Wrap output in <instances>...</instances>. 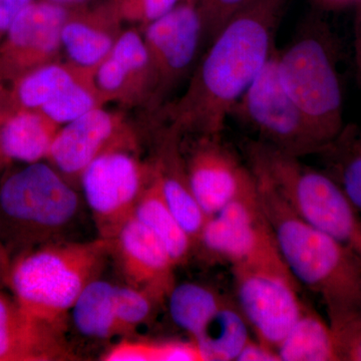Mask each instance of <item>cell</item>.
<instances>
[{
	"mask_svg": "<svg viewBox=\"0 0 361 361\" xmlns=\"http://www.w3.org/2000/svg\"><path fill=\"white\" fill-rule=\"evenodd\" d=\"M130 286L148 293L158 302L175 286L177 265L160 239L137 218L127 223L114 241Z\"/></svg>",
	"mask_w": 361,
	"mask_h": 361,
	"instance_id": "obj_14",
	"label": "cell"
},
{
	"mask_svg": "<svg viewBox=\"0 0 361 361\" xmlns=\"http://www.w3.org/2000/svg\"><path fill=\"white\" fill-rule=\"evenodd\" d=\"M248 0H198L203 35L212 40Z\"/></svg>",
	"mask_w": 361,
	"mask_h": 361,
	"instance_id": "obj_29",
	"label": "cell"
},
{
	"mask_svg": "<svg viewBox=\"0 0 361 361\" xmlns=\"http://www.w3.org/2000/svg\"><path fill=\"white\" fill-rule=\"evenodd\" d=\"M147 179L139 161L116 149L104 152L85 169L80 185L99 238L114 243L123 226L135 217Z\"/></svg>",
	"mask_w": 361,
	"mask_h": 361,
	"instance_id": "obj_9",
	"label": "cell"
},
{
	"mask_svg": "<svg viewBox=\"0 0 361 361\" xmlns=\"http://www.w3.org/2000/svg\"><path fill=\"white\" fill-rule=\"evenodd\" d=\"M324 1L329 2V4H345L353 1L360 2V0H324Z\"/></svg>",
	"mask_w": 361,
	"mask_h": 361,
	"instance_id": "obj_36",
	"label": "cell"
},
{
	"mask_svg": "<svg viewBox=\"0 0 361 361\" xmlns=\"http://www.w3.org/2000/svg\"><path fill=\"white\" fill-rule=\"evenodd\" d=\"M287 0H248L212 40L184 97L171 108L172 127L220 137L228 116L274 54Z\"/></svg>",
	"mask_w": 361,
	"mask_h": 361,
	"instance_id": "obj_1",
	"label": "cell"
},
{
	"mask_svg": "<svg viewBox=\"0 0 361 361\" xmlns=\"http://www.w3.org/2000/svg\"><path fill=\"white\" fill-rule=\"evenodd\" d=\"M278 77L313 129L329 147L341 135L343 103L336 56L322 25L308 26L276 51Z\"/></svg>",
	"mask_w": 361,
	"mask_h": 361,
	"instance_id": "obj_5",
	"label": "cell"
},
{
	"mask_svg": "<svg viewBox=\"0 0 361 361\" xmlns=\"http://www.w3.org/2000/svg\"><path fill=\"white\" fill-rule=\"evenodd\" d=\"M276 49L260 75L233 109L231 115L252 128L258 141L299 157L327 148L310 121L289 97L278 77Z\"/></svg>",
	"mask_w": 361,
	"mask_h": 361,
	"instance_id": "obj_8",
	"label": "cell"
},
{
	"mask_svg": "<svg viewBox=\"0 0 361 361\" xmlns=\"http://www.w3.org/2000/svg\"><path fill=\"white\" fill-rule=\"evenodd\" d=\"M342 147L334 166L338 176L336 182L355 209L361 212V137Z\"/></svg>",
	"mask_w": 361,
	"mask_h": 361,
	"instance_id": "obj_28",
	"label": "cell"
},
{
	"mask_svg": "<svg viewBox=\"0 0 361 361\" xmlns=\"http://www.w3.org/2000/svg\"><path fill=\"white\" fill-rule=\"evenodd\" d=\"M0 156H1V154H0ZM2 157V156H1Z\"/></svg>",
	"mask_w": 361,
	"mask_h": 361,
	"instance_id": "obj_37",
	"label": "cell"
},
{
	"mask_svg": "<svg viewBox=\"0 0 361 361\" xmlns=\"http://www.w3.org/2000/svg\"><path fill=\"white\" fill-rule=\"evenodd\" d=\"M198 245L231 268L272 271L293 277L261 205L255 179L243 193L209 218Z\"/></svg>",
	"mask_w": 361,
	"mask_h": 361,
	"instance_id": "obj_6",
	"label": "cell"
},
{
	"mask_svg": "<svg viewBox=\"0 0 361 361\" xmlns=\"http://www.w3.org/2000/svg\"><path fill=\"white\" fill-rule=\"evenodd\" d=\"M252 174L280 254L292 276L299 285L322 297L332 325L355 315L361 297L360 271L348 246L301 219L264 179Z\"/></svg>",
	"mask_w": 361,
	"mask_h": 361,
	"instance_id": "obj_2",
	"label": "cell"
},
{
	"mask_svg": "<svg viewBox=\"0 0 361 361\" xmlns=\"http://www.w3.org/2000/svg\"><path fill=\"white\" fill-rule=\"evenodd\" d=\"M80 199L54 166L26 164L0 184V214L30 238L58 234L77 217Z\"/></svg>",
	"mask_w": 361,
	"mask_h": 361,
	"instance_id": "obj_7",
	"label": "cell"
},
{
	"mask_svg": "<svg viewBox=\"0 0 361 361\" xmlns=\"http://www.w3.org/2000/svg\"><path fill=\"white\" fill-rule=\"evenodd\" d=\"M68 20L59 4L42 0L26 6L0 42V78H20L51 63L61 47V30Z\"/></svg>",
	"mask_w": 361,
	"mask_h": 361,
	"instance_id": "obj_11",
	"label": "cell"
},
{
	"mask_svg": "<svg viewBox=\"0 0 361 361\" xmlns=\"http://www.w3.org/2000/svg\"><path fill=\"white\" fill-rule=\"evenodd\" d=\"M52 4H59V6H66V4H80V2L87 1V0H47Z\"/></svg>",
	"mask_w": 361,
	"mask_h": 361,
	"instance_id": "obj_35",
	"label": "cell"
},
{
	"mask_svg": "<svg viewBox=\"0 0 361 361\" xmlns=\"http://www.w3.org/2000/svg\"><path fill=\"white\" fill-rule=\"evenodd\" d=\"M61 336L0 294V361L71 360Z\"/></svg>",
	"mask_w": 361,
	"mask_h": 361,
	"instance_id": "obj_15",
	"label": "cell"
},
{
	"mask_svg": "<svg viewBox=\"0 0 361 361\" xmlns=\"http://www.w3.org/2000/svg\"><path fill=\"white\" fill-rule=\"evenodd\" d=\"M238 361H281L275 349L269 348L256 339H250L242 349Z\"/></svg>",
	"mask_w": 361,
	"mask_h": 361,
	"instance_id": "obj_32",
	"label": "cell"
},
{
	"mask_svg": "<svg viewBox=\"0 0 361 361\" xmlns=\"http://www.w3.org/2000/svg\"><path fill=\"white\" fill-rule=\"evenodd\" d=\"M61 42L71 61L84 68H96L109 56L115 44L110 33L78 20L66 21L61 30Z\"/></svg>",
	"mask_w": 361,
	"mask_h": 361,
	"instance_id": "obj_24",
	"label": "cell"
},
{
	"mask_svg": "<svg viewBox=\"0 0 361 361\" xmlns=\"http://www.w3.org/2000/svg\"><path fill=\"white\" fill-rule=\"evenodd\" d=\"M246 157L251 172L264 179L292 212L361 252L360 221L336 180L263 142H249Z\"/></svg>",
	"mask_w": 361,
	"mask_h": 361,
	"instance_id": "obj_4",
	"label": "cell"
},
{
	"mask_svg": "<svg viewBox=\"0 0 361 361\" xmlns=\"http://www.w3.org/2000/svg\"><path fill=\"white\" fill-rule=\"evenodd\" d=\"M56 126L39 111L13 114L0 126V154L25 164L44 160L59 130Z\"/></svg>",
	"mask_w": 361,
	"mask_h": 361,
	"instance_id": "obj_18",
	"label": "cell"
},
{
	"mask_svg": "<svg viewBox=\"0 0 361 361\" xmlns=\"http://www.w3.org/2000/svg\"><path fill=\"white\" fill-rule=\"evenodd\" d=\"M201 139L186 169L192 191L210 218L250 187L254 176L221 144L220 137Z\"/></svg>",
	"mask_w": 361,
	"mask_h": 361,
	"instance_id": "obj_13",
	"label": "cell"
},
{
	"mask_svg": "<svg viewBox=\"0 0 361 361\" xmlns=\"http://www.w3.org/2000/svg\"><path fill=\"white\" fill-rule=\"evenodd\" d=\"M193 1H195V0H193Z\"/></svg>",
	"mask_w": 361,
	"mask_h": 361,
	"instance_id": "obj_38",
	"label": "cell"
},
{
	"mask_svg": "<svg viewBox=\"0 0 361 361\" xmlns=\"http://www.w3.org/2000/svg\"><path fill=\"white\" fill-rule=\"evenodd\" d=\"M156 303L155 298L134 287H116L115 314L120 336L130 334L146 322Z\"/></svg>",
	"mask_w": 361,
	"mask_h": 361,
	"instance_id": "obj_27",
	"label": "cell"
},
{
	"mask_svg": "<svg viewBox=\"0 0 361 361\" xmlns=\"http://www.w3.org/2000/svg\"><path fill=\"white\" fill-rule=\"evenodd\" d=\"M180 1L182 0H137V13L140 18L149 25L172 11Z\"/></svg>",
	"mask_w": 361,
	"mask_h": 361,
	"instance_id": "obj_31",
	"label": "cell"
},
{
	"mask_svg": "<svg viewBox=\"0 0 361 361\" xmlns=\"http://www.w3.org/2000/svg\"><path fill=\"white\" fill-rule=\"evenodd\" d=\"M97 108V97L87 87L75 80L47 102L39 111L56 125H66Z\"/></svg>",
	"mask_w": 361,
	"mask_h": 361,
	"instance_id": "obj_26",
	"label": "cell"
},
{
	"mask_svg": "<svg viewBox=\"0 0 361 361\" xmlns=\"http://www.w3.org/2000/svg\"><path fill=\"white\" fill-rule=\"evenodd\" d=\"M355 61L356 66H357L358 75H360L361 80V0L360 1L357 20H356Z\"/></svg>",
	"mask_w": 361,
	"mask_h": 361,
	"instance_id": "obj_34",
	"label": "cell"
},
{
	"mask_svg": "<svg viewBox=\"0 0 361 361\" xmlns=\"http://www.w3.org/2000/svg\"><path fill=\"white\" fill-rule=\"evenodd\" d=\"M75 80V75L65 66L45 63L20 78L16 85V99L23 110L39 111Z\"/></svg>",
	"mask_w": 361,
	"mask_h": 361,
	"instance_id": "obj_25",
	"label": "cell"
},
{
	"mask_svg": "<svg viewBox=\"0 0 361 361\" xmlns=\"http://www.w3.org/2000/svg\"><path fill=\"white\" fill-rule=\"evenodd\" d=\"M104 361H161L163 341H125L103 355Z\"/></svg>",
	"mask_w": 361,
	"mask_h": 361,
	"instance_id": "obj_30",
	"label": "cell"
},
{
	"mask_svg": "<svg viewBox=\"0 0 361 361\" xmlns=\"http://www.w3.org/2000/svg\"><path fill=\"white\" fill-rule=\"evenodd\" d=\"M115 132L114 116L97 106L56 132L47 158L61 175L80 180L94 159L113 149Z\"/></svg>",
	"mask_w": 361,
	"mask_h": 361,
	"instance_id": "obj_16",
	"label": "cell"
},
{
	"mask_svg": "<svg viewBox=\"0 0 361 361\" xmlns=\"http://www.w3.org/2000/svg\"><path fill=\"white\" fill-rule=\"evenodd\" d=\"M135 218L161 240L176 264L187 260L195 247L194 242L169 208L156 168L137 202Z\"/></svg>",
	"mask_w": 361,
	"mask_h": 361,
	"instance_id": "obj_19",
	"label": "cell"
},
{
	"mask_svg": "<svg viewBox=\"0 0 361 361\" xmlns=\"http://www.w3.org/2000/svg\"><path fill=\"white\" fill-rule=\"evenodd\" d=\"M202 37L203 26L193 1L180 2L149 23L144 39L151 59L152 87L157 96L167 92L186 73L196 58Z\"/></svg>",
	"mask_w": 361,
	"mask_h": 361,
	"instance_id": "obj_12",
	"label": "cell"
},
{
	"mask_svg": "<svg viewBox=\"0 0 361 361\" xmlns=\"http://www.w3.org/2000/svg\"><path fill=\"white\" fill-rule=\"evenodd\" d=\"M115 288L110 282H90L73 304L75 327L85 336L111 338L120 336L115 314Z\"/></svg>",
	"mask_w": 361,
	"mask_h": 361,
	"instance_id": "obj_23",
	"label": "cell"
},
{
	"mask_svg": "<svg viewBox=\"0 0 361 361\" xmlns=\"http://www.w3.org/2000/svg\"><path fill=\"white\" fill-rule=\"evenodd\" d=\"M277 353L281 361L338 360L331 329L306 305Z\"/></svg>",
	"mask_w": 361,
	"mask_h": 361,
	"instance_id": "obj_21",
	"label": "cell"
},
{
	"mask_svg": "<svg viewBox=\"0 0 361 361\" xmlns=\"http://www.w3.org/2000/svg\"><path fill=\"white\" fill-rule=\"evenodd\" d=\"M113 249V242L99 237L84 243L49 244L25 254L9 273L16 302L39 322L63 331L68 311L99 278Z\"/></svg>",
	"mask_w": 361,
	"mask_h": 361,
	"instance_id": "obj_3",
	"label": "cell"
},
{
	"mask_svg": "<svg viewBox=\"0 0 361 361\" xmlns=\"http://www.w3.org/2000/svg\"><path fill=\"white\" fill-rule=\"evenodd\" d=\"M167 298L173 322L195 339L229 297L207 285L186 282L175 284Z\"/></svg>",
	"mask_w": 361,
	"mask_h": 361,
	"instance_id": "obj_22",
	"label": "cell"
},
{
	"mask_svg": "<svg viewBox=\"0 0 361 361\" xmlns=\"http://www.w3.org/2000/svg\"><path fill=\"white\" fill-rule=\"evenodd\" d=\"M169 130L156 170L169 208L197 246L209 217L192 191L187 169L180 160L177 145L180 133L173 128Z\"/></svg>",
	"mask_w": 361,
	"mask_h": 361,
	"instance_id": "obj_17",
	"label": "cell"
},
{
	"mask_svg": "<svg viewBox=\"0 0 361 361\" xmlns=\"http://www.w3.org/2000/svg\"><path fill=\"white\" fill-rule=\"evenodd\" d=\"M250 331V325L236 301L229 298L194 341L198 343L205 361L237 360L251 339Z\"/></svg>",
	"mask_w": 361,
	"mask_h": 361,
	"instance_id": "obj_20",
	"label": "cell"
},
{
	"mask_svg": "<svg viewBox=\"0 0 361 361\" xmlns=\"http://www.w3.org/2000/svg\"><path fill=\"white\" fill-rule=\"evenodd\" d=\"M237 305L256 339L277 351L302 313L299 283L272 271L232 268Z\"/></svg>",
	"mask_w": 361,
	"mask_h": 361,
	"instance_id": "obj_10",
	"label": "cell"
},
{
	"mask_svg": "<svg viewBox=\"0 0 361 361\" xmlns=\"http://www.w3.org/2000/svg\"><path fill=\"white\" fill-rule=\"evenodd\" d=\"M32 1L33 0H0V42L16 16Z\"/></svg>",
	"mask_w": 361,
	"mask_h": 361,
	"instance_id": "obj_33",
	"label": "cell"
}]
</instances>
